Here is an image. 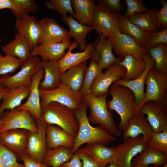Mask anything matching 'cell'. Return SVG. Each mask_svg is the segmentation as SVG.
<instances>
[{"label": "cell", "instance_id": "obj_34", "mask_svg": "<svg viewBox=\"0 0 167 167\" xmlns=\"http://www.w3.org/2000/svg\"><path fill=\"white\" fill-rule=\"evenodd\" d=\"M167 154L147 146L143 152L135 156L132 162L148 166L151 164L160 166L166 163Z\"/></svg>", "mask_w": 167, "mask_h": 167}, {"label": "cell", "instance_id": "obj_36", "mask_svg": "<svg viewBox=\"0 0 167 167\" xmlns=\"http://www.w3.org/2000/svg\"><path fill=\"white\" fill-rule=\"evenodd\" d=\"M118 63L123 66L126 69V73L121 79L128 81L138 77L143 73L145 66L143 59H137L131 55L126 56L123 60Z\"/></svg>", "mask_w": 167, "mask_h": 167}, {"label": "cell", "instance_id": "obj_45", "mask_svg": "<svg viewBox=\"0 0 167 167\" xmlns=\"http://www.w3.org/2000/svg\"><path fill=\"white\" fill-rule=\"evenodd\" d=\"M167 45V28L156 32H152L143 47L148 50L159 44Z\"/></svg>", "mask_w": 167, "mask_h": 167}, {"label": "cell", "instance_id": "obj_15", "mask_svg": "<svg viewBox=\"0 0 167 167\" xmlns=\"http://www.w3.org/2000/svg\"><path fill=\"white\" fill-rule=\"evenodd\" d=\"M140 114L145 116L153 133L167 130V113L159 102L154 101L145 102L142 105Z\"/></svg>", "mask_w": 167, "mask_h": 167}, {"label": "cell", "instance_id": "obj_39", "mask_svg": "<svg viewBox=\"0 0 167 167\" xmlns=\"http://www.w3.org/2000/svg\"><path fill=\"white\" fill-rule=\"evenodd\" d=\"M13 6L10 10L16 19L25 14L37 12L40 7L36 5L34 0H13Z\"/></svg>", "mask_w": 167, "mask_h": 167}, {"label": "cell", "instance_id": "obj_18", "mask_svg": "<svg viewBox=\"0 0 167 167\" xmlns=\"http://www.w3.org/2000/svg\"><path fill=\"white\" fill-rule=\"evenodd\" d=\"M44 75V71L42 68L33 75L30 86V93L28 99L25 103L17 107L20 110L28 111L35 121L40 119L42 113L39 87Z\"/></svg>", "mask_w": 167, "mask_h": 167}, {"label": "cell", "instance_id": "obj_27", "mask_svg": "<svg viewBox=\"0 0 167 167\" xmlns=\"http://www.w3.org/2000/svg\"><path fill=\"white\" fill-rule=\"evenodd\" d=\"M87 65L86 61L69 68L61 74V83L69 87L74 92H79L83 84Z\"/></svg>", "mask_w": 167, "mask_h": 167}, {"label": "cell", "instance_id": "obj_50", "mask_svg": "<svg viewBox=\"0 0 167 167\" xmlns=\"http://www.w3.org/2000/svg\"><path fill=\"white\" fill-rule=\"evenodd\" d=\"M82 163L77 153L73 154L71 159L68 162H65L60 167H82Z\"/></svg>", "mask_w": 167, "mask_h": 167}, {"label": "cell", "instance_id": "obj_21", "mask_svg": "<svg viewBox=\"0 0 167 167\" xmlns=\"http://www.w3.org/2000/svg\"><path fill=\"white\" fill-rule=\"evenodd\" d=\"M15 26L17 33L28 42L31 51L38 45L40 35V28L34 16L25 14L16 19Z\"/></svg>", "mask_w": 167, "mask_h": 167}, {"label": "cell", "instance_id": "obj_48", "mask_svg": "<svg viewBox=\"0 0 167 167\" xmlns=\"http://www.w3.org/2000/svg\"><path fill=\"white\" fill-rule=\"evenodd\" d=\"M19 158L23 162L24 167H50L42 162L32 159L26 153L22 154Z\"/></svg>", "mask_w": 167, "mask_h": 167}, {"label": "cell", "instance_id": "obj_8", "mask_svg": "<svg viewBox=\"0 0 167 167\" xmlns=\"http://www.w3.org/2000/svg\"><path fill=\"white\" fill-rule=\"evenodd\" d=\"M145 84L146 90L141 107L149 101H156L161 104L167 99V73H160L154 65L147 75Z\"/></svg>", "mask_w": 167, "mask_h": 167}, {"label": "cell", "instance_id": "obj_53", "mask_svg": "<svg viewBox=\"0 0 167 167\" xmlns=\"http://www.w3.org/2000/svg\"><path fill=\"white\" fill-rule=\"evenodd\" d=\"M131 167H160V166L155 165L153 166H149L132 162V165Z\"/></svg>", "mask_w": 167, "mask_h": 167}, {"label": "cell", "instance_id": "obj_25", "mask_svg": "<svg viewBox=\"0 0 167 167\" xmlns=\"http://www.w3.org/2000/svg\"><path fill=\"white\" fill-rule=\"evenodd\" d=\"M41 62L44 76L39 84V90H50L57 88L61 83L58 62L54 61Z\"/></svg>", "mask_w": 167, "mask_h": 167}, {"label": "cell", "instance_id": "obj_16", "mask_svg": "<svg viewBox=\"0 0 167 167\" xmlns=\"http://www.w3.org/2000/svg\"><path fill=\"white\" fill-rule=\"evenodd\" d=\"M99 37L91 60L95 61L101 70L108 69L123 60V58L114 56L113 53V46L109 38L101 34Z\"/></svg>", "mask_w": 167, "mask_h": 167}, {"label": "cell", "instance_id": "obj_17", "mask_svg": "<svg viewBox=\"0 0 167 167\" xmlns=\"http://www.w3.org/2000/svg\"><path fill=\"white\" fill-rule=\"evenodd\" d=\"M30 131L24 129L8 130L0 132V143L19 158L26 153Z\"/></svg>", "mask_w": 167, "mask_h": 167}, {"label": "cell", "instance_id": "obj_55", "mask_svg": "<svg viewBox=\"0 0 167 167\" xmlns=\"http://www.w3.org/2000/svg\"><path fill=\"white\" fill-rule=\"evenodd\" d=\"M3 125V123L1 119L0 118V130L2 128Z\"/></svg>", "mask_w": 167, "mask_h": 167}, {"label": "cell", "instance_id": "obj_24", "mask_svg": "<svg viewBox=\"0 0 167 167\" xmlns=\"http://www.w3.org/2000/svg\"><path fill=\"white\" fill-rule=\"evenodd\" d=\"M48 149L64 146L71 149L75 138L59 126L54 125H47L46 131Z\"/></svg>", "mask_w": 167, "mask_h": 167}, {"label": "cell", "instance_id": "obj_14", "mask_svg": "<svg viewBox=\"0 0 167 167\" xmlns=\"http://www.w3.org/2000/svg\"><path fill=\"white\" fill-rule=\"evenodd\" d=\"M108 38L113 45V52L119 57L123 58L129 55L137 59H142L148 53V50L139 45L127 34L121 32Z\"/></svg>", "mask_w": 167, "mask_h": 167}, {"label": "cell", "instance_id": "obj_1", "mask_svg": "<svg viewBox=\"0 0 167 167\" xmlns=\"http://www.w3.org/2000/svg\"><path fill=\"white\" fill-rule=\"evenodd\" d=\"M109 88L112 98L107 102L108 108L119 115L118 128L123 131L131 119L140 114L141 107L136 102L133 92L128 88L113 83Z\"/></svg>", "mask_w": 167, "mask_h": 167}, {"label": "cell", "instance_id": "obj_43", "mask_svg": "<svg viewBox=\"0 0 167 167\" xmlns=\"http://www.w3.org/2000/svg\"><path fill=\"white\" fill-rule=\"evenodd\" d=\"M147 145L167 154V130L153 133Z\"/></svg>", "mask_w": 167, "mask_h": 167}, {"label": "cell", "instance_id": "obj_6", "mask_svg": "<svg viewBox=\"0 0 167 167\" xmlns=\"http://www.w3.org/2000/svg\"><path fill=\"white\" fill-rule=\"evenodd\" d=\"M42 61L38 56H32L24 62L20 70L13 75H3L2 85L7 89L30 87L33 75L42 68Z\"/></svg>", "mask_w": 167, "mask_h": 167}, {"label": "cell", "instance_id": "obj_47", "mask_svg": "<svg viewBox=\"0 0 167 167\" xmlns=\"http://www.w3.org/2000/svg\"><path fill=\"white\" fill-rule=\"evenodd\" d=\"M161 9L159 10L156 15V20L159 30L167 27V2L164 0H160Z\"/></svg>", "mask_w": 167, "mask_h": 167}, {"label": "cell", "instance_id": "obj_28", "mask_svg": "<svg viewBox=\"0 0 167 167\" xmlns=\"http://www.w3.org/2000/svg\"><path fill=\"white\" fill-rule=\"evenodd\" d=\"M122 131L123 140L141 135L150 139L153 134L145 116L141 114L131 119Z\"/></svg>", "mask_w": 167, "mask_h": 167}, {"label": "cell", "instance_id": "obj_52", "mask_svg": "<svg viewBox=\"0 0 167 167\" xmlns=\"http://www.w3.org/2000/svg\"><path fill=\"white\" fill-rule=\"evenodd\" d=\"M8 90L2 85L0 86V101L2 99L3 96L7 92Z\"/></svg>", "mask_w": 167, "mask_h": 167}, {"label": "cell", "instance_id": "obj_31", "mask_svg": "<svg viewBox=\"0 0 167 167\" xmlns=\"http://www.w3.org/2000/svg\"><path fill=\"white\" fill-rule=\"evenodd\" d=\"M62 19L69 27L71 37L74 38L80 50L84 51L87 45V35L93 30L92 26L80 24L71 16L62 17Z\"/></svg>", "mask_w": 167, "mask_h": 167}, {"label": "cell", "instance_id": "obj_5", "mask_svg": "<svg viewBox=\"0 0 167 167\" xmlns=\"http://www.w3.org/2000/svg\"><path fill=\"white\" fill-rule=\"evenodd\" d=\"M39 90L42 109L49 103L54 102L74 111L79 108L84 102L83 96L79 92H74L69 87L62 83L55 89Z\"/></svg>", "mask_w": 167, "mask_h": 167}, {"label": "cell", "instance_id": "obj_38", "mask_svg": "<svg viewBox=\"0 0 167 167\" xmlns=\"http://www.w3.org/2000/svg\"><path fill=\"white\" fill-rule=\"evenodd\" d=\"M103 73L97 63L91 60L86 71L83 84L79 92L83 96L90 93V88L93 81Z\"/></svg>", "mask_w": 167, "mask_h": 167}, {"label": "cell", "instance_id": "obj_7", "mask_svg": "<svg viewBox=\"0 0 167 167\" xmlns=\"http://www.w3.org/2000/svg\"><path fill=\"white\" fill-rule=\"evenodd\" d=\"M119 19L118 14L112 12L97 3L94 6L91 26L97 34L109 38L121 32L118 26Z\"/></svg>", "mask_w": 167, "mask_h": 167}, {"label": "cell", "instance_id": "obj_11", "mask_svg": "<svg viewBox=\"0 0 167 167\" xmlns=\"http://www.w3.org/2000/svg\"><path fill=\"white\" fill-rule=\"evenodd\" d=\"M124 67L118 63L111 66L98 76L90 88V94L95 96L108 94L110 86L116 81L122 79L126 73Z\"/></svg>", "mask_w": 167, "mask_h": 167}, {"label": "cell", "instance_id": "obj_19", "mask_svg": "<svg viewBox=\"0 0 167 167\" xmlns=\"http://www.w3.org/2000/svg\"><path fill=\"white\" fill-rule=\"evenodd\" d=\"M99 38L98 37L93 43H91L87 45L84 51L74 53H72V51L78 47V45L75 41H73L69 46L68 51L58 62L61 74L71 67L87 60L91 59Z\"/></svg>", "mask_w": 167, "mask_h": 167}, {"label": "cell", "instance_id": "obj_54", "mask_svg": "<svg viewBox=\"0 0 167 167\" xmlns=\"http://www.w3.org/2000/svg\"><path fill=\"white\" fill-rule=\"evenodd\" d=\"M106 167H118L117 164L115 163H111L107 165Z\"/></svg>", "mask_w": 167, "mask_h": 167}, {"label": "cell", "instance_id": "obj_42", "mask_svg": "<svg viewBox=\"0 0 167 167\" xmlns=\"http://www.w3.org/2000/svg\"><path fill=\"white\" fill-rule=\"evenodd\" d=\"M0 167H24L17 161V157L0 143Z\"/></svg>", "mask_w": 167, "mask_h": 167}, {"label": "cell", "instance_id": "obj_4", "mask_svg": "<svg viewBox=\"0 0 167 167\" xmlns=\"http://www.w3.org/2000/svg\"><path fill=\"white\" fill-rule=\"evenodd\" d=\"M41 121L47 125L58 126L74 138L79 129V125L73 111L66 106L52 102L42 109Z\"/></svg>", "mask_w": 167, "mask_h": 167}, {"label": "cell", "instance_id": "obj_9", "mask_svg": "<svg viewBox=\"0 0 167 167\" xmlns=\"http://www.w3.org/2000/svg\"><path fill=\"white\" fill-rule=\"evenodd\" d=\"M149 139L141 135L128 138L123 140V143L115 146L116 163L118 167H131L132 159L143 152Z\"/></svg>", "mask_w": 167, "mask_h": 167}, {"label": "cell", "instance_id": "obj_13", "mask_svg": "<svg viewBox=\"0 0 167 167\" xmlns=\"http://www.w3.org/2000/svg\"><path fill=\"white\" fill-rule=\"evenodd\" d=\"M38 23L40 28L38 45L70 40L71 36L69 31L58 24L54 19L45 18L42 19Z\"/></svg>", "mask_w": 167, "mask_h": 167}, {"label": "cell", "instance_id": "obj_49", "mask_svg": "<svg viewBox=\"0 0 167 167\" xmlns=\"http://www.w3.org/2000/svg\"><path fill=\"white\" fill-rule=\"evenodd\" d=\"M75 152L77 154L82 161V167H102L89 156L77 151Z\"/></svg>", "mask_w": 167, "mask_h": 167}, {"label": "cell", "instance_id": "obj_56", "mask_svg": "<svg viewBox=\"0 0 167 167\" xmlns=\"http://www.w3.org/2000/svg\"><path fill=\"white\" fill-rule=\"evenodd\" d=\"M160 167H167V164L166 163L163 165L162 166Z\"/></svg>", "mask_w": 167, "mask_h": 167}, {"label": "cell", "instance_id": "obj_44", "mask_svg": "<svg viewBox=\"0 0 167 167\" xmlns=\"http://www.w3.org/2000/svg\"><path fill=\"white\" fill-rule=\"evenodd\" d=\"M127 8L124 15L129 18L135 14L145 13L149 11L141 0H124Z\"/></svg>", "mask_w": 167, "mask_h": 167}, {"label": "cell", "instance_id": "obj_3", "mask_svg": "<svg viewBox=\"0 0 167 167\" xmlns=\"http://www.w3.org/2000/svg\"><path fill=\"white\" fill-rule=\"evenodd\" d=\"M107 95L95 96L89 94L83 96L90 110L88 120L92 124H99L113 136L120 137L121 132L117 126L111 111L108 108Z\"/></svg>", "mask_w": 167, "mask_h": 167}, {"label": "cell", "instance_id": "obj_41", "mask_svg": "<svg viewBox=\"0 0 167 167\" xmlns=\"http://www.w3.org/2000/svg\"><path fill=\"white\" fill-rule=\"evenodd\" d=\"M23 62L19 58L11 55H0V75L14 72Z\"/></svg>", "mask_w": 167, "mask_h": 167}, {"label": "cell", "instance_id": "obj_20", "mask_svg": "<svg viewBox=\"0 0 167 167\" xmlns=\"http://www.w3.org/2000/svg\"><path fill=\"white\" fill-rule=\"evenodd\" d=\"M143 59L145 63V69L138 77L134 80L128 81L121 79L114 82L117 85L125 86L130 89L134 93L136 102L140 107L145 96L144 86L148 72L155 63L154 60L148 53L145 55Z\"/></svg>", "mask_w": 167, "mask_h": 167}, {"label": "cell", "instance_id": "obj_26", "mask_svg": "<svg viewBox=\"0 0 167 167\" xmlns=\"http://www.w3.org/2000/svg\"><path fill=\"white\" fill-rule=\"evenodd\" d=\"M2 51L5 55L16 57L23 62L32 57L28 42L18 33L15 34L13 40L2 47Z\"/></svg>", "mask_w": 167, "mask_h": 167}, {"label": "cell", "instance_id": "obj_37", "mask_svg": "<svg viewBox=\"0 0 167 167\" xmlns=\"http://www.w3.org/2000/svg\"><path fill=\"white\" fill-rule=\"evenodd\" d=\"M155 61L154 66L161 73H167V45L159 44L148 50Z\"/></svg>", "mask_w": 167, "mask_h": 167}, {"label": "cell", "instance_id": "obj_59", "mask_svg": "<svg viewBox=\"0 0 167 167\" xmlns=\"http://www.w3.org/2000/svg\"></svg>", "mask_w": 167, "mask_h": 167}, {"label": "cell", "instance_id": "obj_30", "mask_svg": "<svg viewBox=\"0 0 167 167\" xmlns=\"http://www.w3.org/2000/svg\"><path fill=\"white\" fill-rule=\"evenodd\" d=\"M75 14L72 17L84 25L91 26L94 16L95 1L71 0Z\"/></svg>", "mask_w": 167, "mask_h": 167}, {"label": "cell", "instance_id": "obj_51", "mask_svg": "<svg viewBox=\"0 0 167 167\" xmlns=\"http://www.w3.org/2000/svg\"><path fill=\"white\" fill-rule=\"evenodd\" d=\"M13 0H0V10L9 9L11 10L13 6Z\"/></svg>", "mask_w": 167, "mask_h": 167}, {"label": "cell", "instance_id": "obj_23", "mask_svg": "<svg viewBox=\"0 0 167 167\" xmlns=\"http://www.w3.org/2000/svg\"><path fill=\"white\" fill-rule=\"evenodd\" d=\"M70 40L60 42L38 45L32 51V56L41 57L42 61L58 62L64 56L71 43Z\"/></svg>", "mask_w": 167, "mask_h": 167}, {"label": "cell", "instance_id": "obj_2", "mask_svg": "<svg viewBox=\"0 0 167 167\" xmlns=\"http://www.w3.org/2000/svg\"><path fill=\"white\" fill-rule=\"evenodd\" d=\"M87 107L84 101L79 108L73 111L78 122L79 129L71 150L73 154L85 143H101L106 145L116 140L114 136L100 126L93 127L90 125L87 114Z\"/></svg>", "mask_w": 167, "mask_h": 167}, {"label": "cell", "instance_id": "obj_35", "mask_svg": "<svg viewBox=\"0 0 167 167\" xmlns=\"http://www.w3.org/2000/svg\"><path fill=\"white\" fill-rule=\"evenodd\" d=\"M73 154L70 149L64 146L48 149L42 162L50 167H60L63 163L70 161Z\"/></svg>", "mask_w": 167, "mask_h": 167}, {"label": "cell", "instance_id": "obj_40", "mask_svg": "<svg viewBox=\"0 0 167 167\" xmlns=\"http://www.w3.org/2000/svg\"><path fill=\"white\" fill-rule=\"evenodd\" d=\"M45 5L48 9L56 11L62 17L68 16V13L72 17L75 14L71 0H50L45 2Z\"/></svg>", "mask_w": 167, "mask_h": 167}, {"label": "cell", "instance_id": "obj_46", "mask_svg": "<svg viewBox=\"0 0 167 167\" xmlns=\"http://www.w3.org/2000/svg\"><path fill=\"white\" fill-rule=\"evenodd\" d=\"M97 3L100 4L112 12L118 15L124 10L120 0H97Z\"/></svg>", "mask_w": 167, "mask_h": 167}, {"label": "cell", "instance_id": "obj_29", "mask_svg": "<svg viewBox=\"0 0 167 167\" xmlns=\"http://www.w3.org/2000/svg\"><path fill=\"white\" fill-rule=\"evenodd\" d=\"M119 28L122 33L131 37L139 45L143 47L151 33L145 31L132 23L129 18L121 14H118Z\"/></svg>", "mask_w": 167, "mask_h": 167}, {"label": "cell", "instance_id": "obj_32", "mask_svg": "<svg viewBox=\"0 0 167 167\" xmlns=\"http://www.w3.org/2000/svg\"><path fill=\"white\" fill-rule=\"evenodd\" d=\"M30 91V87L9 89L0 104V116L5 110H13L21 105L23 100L28 97Z\"/></svg>", "mask_w": 167, "mask_h": 167}, {"label": "cell", "instance_id": "obj_12", "mask_svg": "<svg viewBox=\"0 0 167 167\" xmlns=\"http://www.w3.org/2000/svg\"><path fill=\"white\" fill-rule=\"evenodd\" d=\"M36 122L38 131H30L25 153L32 159L42 162L48 150L46 135L47 124L40 120Z\"/></svg>", "mask_w": 167, "mask_h": 167}, {"label": "cell", "instance_id": "obj_22", "mask_svg": "<svg viewBox=\"0 0 167 167\" xmlns=\"http://www.w3.org/2000/svg\"><path fill=\"white\" fill-rule=\"evenodd\" d=\"M77 151L89 156L102 167H106L111 163H116L115 147H107L101 143H91L79 148Z\"/></svg>", "mask_w": 167, "mask_h": 167}, {"label": "cell", "instance_id": "obj_33", "mask_svg": "<svg viewBox=\"0 0 167 167\" xmlns=\"http://www.w3.org/2000/svg\"><path fill=\"white\" fill-rule=\"evenodd\" d=\"M159 9L154 7L147 12L133 15L129 18L131 22L142 30L149 32L160 31L157 22L156 15Z\"/></svg>", "mask_w": 167, "mask_h": 167}, {"label": "cell", "instance_id": "obj_57", "mask_svg": "<svg viewBox=\"0 0 167 167\" xmlns=\"http://www.w3.org/2000/svg\"><path fill=\"white\" fill-rule=\"evenodd\" d=\"M1 41H2V39H1V37L0 36V44H1ZM1 55V54L0 51V55Z\"/></svg>", "mask_w": 167, "mask_h": 167}, {"label": "cell", "instance_id": "obj_10", "mask_svg": "<svg viewBox=\"0 0 167 167\" xmlns=\"http://www.w3.org/2000/svg\"><path fill=\"white\" fill-rule=\"evenodd\" d=\"M0 118L3 123L0 132L15 129H24L35 132L38 131L36 122L27 110H20L17 107L2 113Z\"/></svg>", "mask_w": 167, "mask_h": 167}, {"label": "cell", "instance_id": "obj_58", "mask_svg": "<svg viewBox=\"0 0 167 167\" xmlns=\"http://www.w3.org/2000/svg\"><path fill=\"white\" fill-rule=\"evenodd\" d=\"M1 85H2V84H1V78H0V86Z\"/></svg>", "mask_w": 167, "mask_h": 167}]
</instances>
